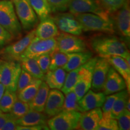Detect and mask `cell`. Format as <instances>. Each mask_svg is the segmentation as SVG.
I'll return each mask as SVG.
<instances>
[{"instance_id":"obj_1","label":"cell","mask_w":130,"mask_h":130,"mask_svg":"<svg viewBox=\"0 0 130 130\" xmlns=\"http://www.w3.org/2000/svg\"><path fill=\"white\" fill-rule=\"evenodd\" d=\"M90 45L93 50L102 57L121 56L130 66V55L125 43L115 36L100 35L91 39Z\"/></svg>"},{"instance_id":"obj_2","label":"cell","mask_w":130,"mask_h":130,"mask_svg":"<svg viewBox=\"0 0 130 130\" xmlns=\"http://www.w3.org/2000/svg\"><path fill=\"white\" fill-rule=\"evenodd\" d=\"M0 25L9 32L14 39L19 38L22 35V27L12 1H0Z\"/></svg>"},{"instance_id":"obj_3","label":"cell","mask_w":130,"mask_h":130,"mask_svg":"<svg viewBox=\"0 0 130 130\" xmlns=\"http://www.w3.org/2000/svg\"><path fill=\"white\" fill-rule=\"evenodd\" d=\"M75 16L85 31H99L110 35L115 32L113 21L105 20L97 14L90 13L77 14Z\"/></svg>"},{"instance_id":"obj_4","label":"cell","mask_w":130,"mask_h":130,"mask_svg":"<svg viewBox=\"0 0 130 130\" xmlns=\"http://www.w3.org/2000/svg\"><path fill=\"white\" fill-rule=\"evenodd\" d=\"M81 112L74 110H62L56 115L47 121L50 129L72 130L78 126Z\"/></svg>"},{"instance_id":"obj_5","label":"cell","mask_w":130,"mask_h":130,"mask_svg":"<svg viewBox=\"0 0 130 130\" xmlns=\"http://www.w3.org/2000/svg\"><path fill=\"white\" fill-rule=\"evenodd\" d=\"M35 36V29H32L22 38L0 51V59L4 61H20L21 56Z\"/></svg>"},{"instance_id":"obj_6","label":"cell","mask_w":130,"mask_h":130,"mask_svg":"<svg viewBox=\"0 0 130 130\" xmlns=\"http://www.w3.org/2000/svg\"><path fill=\"white\" fill-rule=\"evenodd\" d=\"M70 12L75 14L90 13L97 14L107 21H113L110 13L97 0H71L68 6Z\"/></svg>"},{"instance_id":"obj_7","label":"cell","mask_w":130,"mask_h":130,"mask_svg":"<svg viewBox=\"0 0 130 130\" xmlns=\"http://www.w3.org/2000/svg\"><path fill=\"white\" fill-rule=\"evenodd\" d=\"M22 71L19 61H4L0 73V83L5 89L16 92L17 84Z\"/></svg>"},{"instance_id":"obj_8","label":"cell","mask_w":130,"mask_h":130,"mask_svg":"<svg viewBox=\"0 0 130 130\" xmlns=\"http://www.w3.org/2000/svg\"><path fill=\"white\" fill-rule=\"evenodd\" d=\"M96 59L97 57L90 58L85 64L81 66L78 79L73 89L78 101L91 88L92 75Z\"/></svg>"},{"instance_id":"obj_9","label":"cell","mask_w":130,"mask_h":130,"mask_svg":"<svg viewBox=\"0 0 130 130\" xmlns=\"http://www.w3.org/2000/svg\"><path fill=\"white\" fill-rule=\"evenodd\" d=\"M13 3L22 28L25 31L32 30L37 24L38 17L28 0H20Z\"/></svg>"},{"instance_id":"obj_10","label":"cell","mask_w":130,"mask_h":130,"mask_svg":"<svg viewBox=\"0 0 130 130\" xmlns=\"http://www.w3.org/2000/svg\"><path fill=\"white\" fill-rule=\"evenodd\" d=\"M56 39V49L63 53L68 54L87 50V45L84 40L76 35L59 32Z\"/></svg>"},{"instance_id":"obj_11","label":"cell","mask_w":130,"mask_h":130,"mask_svg":"<svg viewBox=\"0 0 130 130\" xmlns=\"http://www.w3.org/2000/svg\"><path fill=\"white\" fill-rule=\"evenodd\" d=\"M56 38L42 39L35 36L22 54L21 59L25 57L36 58L41 55L50 54L56 50Z\"/></svg>"},{"instance_id":"obj_12","label":"cell","mask_w":130,"mask_h":130,"mask_svg":"<svg viewBox=\"0 0 130 130\" xmlns=\"http://www.w3.org/2000/svg\"><path fill=\"white\" fill-rule=\"evenodd\" d=\"M53 19L58 30L63 32L79 36L83 31L80 22L76 18L75 16L71 13H58Z\"/></svg>"},{"instance_id":"obj_13","label":"cell","mask_w":130,"mask_h":130,"mask_svg":"<svg viewBox=\"0 0 130 130\" xmlns=\"http://www.w3.org/2000/svg\"><path fill=\"white\" fill-rule=\"evenodd\" d=\"M110 66L111 64L105 57H97L92 75L91 86L92 89L98 92L102 90Z\"/></svg>"},{"instance_id":"obj_14","label":"cell","mask_w":130,"mask_h":130,"mask_svg":"<svg viewBox=\"0 0 130 130\" xmlns=\"http://www.w3.org/2000/svg\"><path fill=\"white\" fill-rule=\"evenodd\" d=\"M126 88L125 82L122 76L111 66L107 73L102 90L105 95L120 92Z\"/></svg>"},{"instance_id":"obj_15","label":"cell","mask_w":130,"mask_h":130,"mask_svg":"<svg viewBox=\"0 0 130 130\" xmlns=\"http://www.w3.org/2000/svg\"><path fill=\"white\" fill-rule=\"evenodd\" d=\"M115 26L122 37L129 42L130 38V11L128 0L117 11Z\"/></svg>"},{"instance_id":"obj_16","label":"cell","mask_w":130,"mask_h":130,"mask_svg":"<svg viewBox=\"0 0 130 130\" xmlns=\"http://www.w3.org/2000/svg\"><path fill=\"white\" fill-rule=\"evenodd\" d=\"M64 100V95L58 89L49 91L44 109L45 115L51 118L63 110Z\"/></svg>"},{"instance_id":"obj_17","label":"cell","mask_w":130,"mask_h":130,"mask_svg":"<svg viewBox=\"0 0 130 130\" xmlns=\"http://www.w3.org/2000/svg\"><path fill=\"white\" fill-rule=\"evenodd\" d=\"M105 99L103 92H95L89 90L78 101L82 113L96 108L102 107Z\"/></svg>"},{"instance_id":"obj_18","label":"cell","mask_w":130,"mask_h":130,"mask_svg":"<svg viewBox=\"0 0 130 130\" xmlns=\"http://www.w3.org/2000/svg\"><path fill=\"white\" fill-rule=\"evenodd\" d=\"M102 117V111L100 108H96L81 113L78 125L81 129H96Z\"/></svg>"},{"instance_id":"obj_19","label":"cell","mask_w":130,"mask_h":130,"mask_svg":"<svg viewBox=\"0 0 130 130\" xmlns=\"http://www.w3.org/2000/svg\"><path fill=\"white\" fill-rule=\"evenodd\" d=\"M59 34V31L53 19L48 17L41 21L35 29L36 36L42 39L55 38Z\"/></svg>"},{"instance_id":"obj_20","label":"cell","mask_w":130,"mask_h":130,"mask_svg":"<svg viewBox=\"0 0 130 130\" xmlns=\"http://www.w3.org/2000/svg\"><path fill=\"white\" fill-rule=\"evenodd\" d=\"M111 66L122 76L125 82L128 93L130 90V66L121 56H112L105 57Z\"/></svg>"},{"instance_id":"obj_21","label":"cell","mask_w":130,"mask_h":130,"mask_svg":"<svg viewBox=\"0 0 130 130\" xmlns=\"http://www.w3.org/2000/svg\"><path fill=\"white\" fill-rule=\"evenodd\" d=\"M93 53L89 51L68 53V61L63 68L66 72L72 71L82 66L92 58Z\"/></svg>"},{"instance_id":"obj_22","label":"cell","mask_w":130,"mask_h":130,"mask_svg":"<svg viewBox=\"0 0 130 130\" xmlns=\"http://www.w3.org/2000/svg\"><path fill=\"white\" fill-rule=\"evenodd\" d=\"M50 87L45 81H42L35 97L28 102L30 109L39 112L44 111Z\"/></svg>"},{"instance_id":"obj_23","label":"cell","mask_w":130,"mask_h":130,"mask_svg":"<svg viewBox=\"0 0 130 130\" xmlns=\"http://www.w3.org/2000/svg\"><path fill=\"white\" fill-rule=\"evenodd\" d=\"M66 74V71L63 68L49 70L45 74L43 79L50 89H61L64 83Z\"/></svg>"},{"instance_id":"obj_24","label":"cell","mask_w":130,"mask_h":130,"mask_svg":"<svg viewBox=\"0 0 130 130\" xmlns=\"http://www.w3.org/2000/svg\"><path fill=\"white\" fill-rule=\"evenodd\" d=\"M48 116L42 112L30 110L22 118L16 119L19 125L33 126L39 125H46Z\"/></svg>"},{"instance_id":"obj_25","label":"cell","mask_w":130,"mask_h":130,"mask_svg":"<svg viewBox=\"0 0 130 130\" xmlns=\"http://www.w3.org/2000/svg\"><path fill=\"white\" fill-rule=\"evenodd\" d=\"M20 63L22 69L25 70L34 78L43 80L45 74L42 71L35 58L25 57L21 58Z\"/></svg>"},{"instance_id":"obj_26","label":"cell","mask_w":130,"mask_h":130,"mask_svg":"<svg viewBox=\"0 0 130 130\" xmlns=\"http://www.w3.org/2000/svg\"><path fill=\"white\" fill-rule=\"evenodd\" d=\"M42 82V79L34 78L28 86L18 92V98L22 101L28 103L35 97Z\"/></svg>"},{"instance_id":"obj_27","label":"cell","mask_w":130,"mask_h":130,"mask_svg":"<svg viewBox=\"0 0 130 130\" xmlns=\"http://www.w3.org/2000/svg\"><path fill=\"white\" fill-rule=\"evenodd\" d=\"M40 21L50 17L51 10L46 0H28Z\"/></svg>"},{"instance_id":"obj_28","label":"cell","mask_w":130,"mask_h":130,"mask_svg":"<svg viewBox=\"0 0 130 130\" xmlns=\"http://www.w3.org/2000/svg\"><path fill=\"white\" fill-rule=\"evenodd\" d=\"M128 94L127 90L121 91L119 96L115 102L110 111V117L113 119H117L120 114L125 108L126 103L128 99Z\"/></svg>"},{"instance_id":"obj_29","label":"cell","mask_w":130,"mask_h":130,"mask_svg":"<svg viewBox=\"0 0 130 130\" xmlns=\"http://www.w3.org/2000/svg\"><path fill=\"white\" fill-rule=\"evenodd\" d=\"M17 99V93L16 92L5 89L0 100V109L3 113H9Z\"/></svg>"},{"instance_id":"obj_30","label":"cell","mask_w":130,"mask_h":130,"mask_svg":"<svg viewBox=\"0 0 130 130\" xmlns=\"http://www.w3.org/2000/svg\"><path fill=\"white\" fill-rule=\"evenodd\" d=\"M50 55V64L49 70H54L58 68H63L68 61V54L54 50Z\"/></svg>"},{"instance_id":"obj_31","label":"cell","mask_w":130,"mask_h":130,"mask_svg":"<svg viewBox=\"0 0 130 130\" xmlns=\"http://www.w3.org/2000/svg\"><path fill=\"white\" fill-rule=\"evenodd\" d=\"M81 66L72 70V71H69V72H68L69 73L66 74L64 83L63 84V87L61 89V91L64 94H66L69 91L73 90L78 79Z\"/></svg>"},{"instance_id":"obj_32","label":"cell","mask_w":130,"mask_h":130,"mask_svg":"<svg viewBox=\"0 0 130 130\" xmlns=\"http://www.w3.org/2000/svg\"><path fill=\"white\" fill-rule=\"evenodd\" d=\"M29 110L30 107L28 102L22 101L18 98L9 113L14 119H18L24 116Z\"/></svg>"},{"instance_id":"obj_33","label":"cell","mask_w":130,"mask_h":130,"mask_svg":"<svg viewBox=\"0 0 130 130\" xmlns=\"http://www.w3.org/2000/svg\"><path fill=\"white\" fill-rule=\"evenodd\" d=\"M64 104H63V110H74L82 113L81 109L78 104V100H77V95L74 90L69 91L68 93L65 94Z\"/></svg>"},{"instance_id":"obj_34","label":"cell","mask_w":130,"mask_h":130,"mask_svg":"<svg viewBox=\"0 0 130 130\" xmlns=\"http://www.w3.org/2000/svg\"><path fill=\"white\" fill-rule=\"evenodd\" d=\"M101 6L109 13L116 12L122 7L126 0H97Z\"/></svg>"},{"instance_id":"obj_35","label":"cell","mask_w":130,"mask_h":130,"mask_svg":"<svg viewBox=\"0 0 130 130\" xmlns=\"http://www.w3.org/2000/svg\"><path fill=\"white\" fill-rule=\"evenodd\" d=\"M96 130H118L119 129L118 122L111 117L102 116L98 125Z\"/></svg>"},{"instance_id":"obj_36","label":"cell","mask_w":130,"mask_h":130,"mask_svg":"<svg viewBox=\"0 0 130 130\" xmlns=\"http://www.w3.org/2000/svg\"><path fill=\"white\" fill-rule=\"evenodd\" d=\"M120 93H121V91L117 93L110 94V95H108V96L105 97L104 102L102 105V116L110 117V111H111L112 107L118 98L119 96Z\"/></svg>"},{"instance_id":"obj_37","label":"cell","mask_w":130,"mask_h":130,"mask_svg":"<svg viewBox=\"0 0 130 130\" xmlns=\"http://www.w3.org/2000/svg\"><path fill=\"white\" fill-rule=\"evenodd\" d=\"M116 120L119 129L129 130L130 129V112L126 108H124Z\"/></svg>"},{"instance_id":"obj_38","label":"cell","mask_w":130,"mask_h":130,"mask_svg":"<svg viewBox=\"0 0 130 130\" xmlns=\"http://www.w3.org/2000/svg\"><path fill=\"white\" fill-rule=\"evenodd\" d=\"M51 12H63L68 8L71 0H46Z\"/></svg>"},{"instance_id":"obj_39","label":"cell","mask_w":130,"mask_h":130,"mask_svg":"<svg viewBox=\"0 0 130 130\" xmlns=\"http://www.w3.org/2000/svg\"><path fill=\"white\" fill-rule=\"evenodd\" d=\"M34 77L32 76L25 71V70L22 69L21 72L19 75L18 81L17 84V89H16V92H19V91L22 90L25 88L31 82Z\"/></svg>"},{"instance_id":"obj_40","label":"cell","mask_w":130,"mask_h":130,"mask_svg":"<svg viewBox=\"0 0 130 130\" xmlns=\"http://www.w3.org/2000/svg\"><path fill=\"white\" fill-rule=\"evenodd\" d=\"M36 60L42 71L45 74L49 71L50 64V55L43 54L36 57Z\"/></svg>"},{"instance_id":"obj_41","label":"cell","mask_w":130,"mask_h":130,"mask_svg":"<svg viewBox=\"0 0 130 130\" xmlns=\"http://www.w3.org/2000/svg\"><path fill=\"white\" fill-rule=\"evenodd\" d=\"M13 39L12 35L0 25V48L8 44Z\"/></svg>"},{"instance_id":"obj_42","label":"cell","mask_w":130,"mask_h":130,"mask_svg":"<svg viewBox=\"0 0 130 130\" xmlns=\"http://www.w3.org/2000/svg\"><path fill=\"white\" fill-rule=\"evenodd\" d=\"M18 130H41V129H50L46 125H39L33 126H22L18 125L16 126Z\"/></svg>"},{"instance_id":"obj_43","label":"cell","mask_w":130,"mask_h":130,"mask_svg":"<svg viewBox=\"0 0 130 130\" xmlns=\"http://www.w3.org/2000/svg\"><path fill=\"white\" fill-rule=\"evenodd\" d=\"M18 124L16 123V119L12 118L6 122L4 125L3 126L1 130H14L16 129Z\"/></svg>"},{"instance_id":"obj_44","label":"cell","mask_w":130,"mask_h":130,"mask_svg":"<svg viewBox=\"0 0 130 130\" xmlns=\"http://www.w3.org/2000/svg\"><path fill=\"white\" fill-rule=\"evenodd\" d=\"M12 118L13 117L11 116L10 113H3L0 115V130L2 129L6 122Z\"/></svg>"},{"instance_id":"obj_45","label":"cell","mask_w":130,"mask_h":130,"mask_svg":"<svg viewBox=\"0 0 130 130\" xmlns=\"http://www.w3.org/2000/svg\"><path fill=\"white\" fill-rule=\"evenodd\" d=\"M5 89H5L4 86L0 83V100H1V97H2L3 93H4Z\"/></svg>"},{"instance_id":"obj_46","label":"cell","mask_w":130,"mask_h":130,"mask_svg":"<svg viewBox=\"0 0 130 130\" xmlns=\"http://www.w3.org/2000/svg\"><path fill=\"white\" fill-rule=\"evenodd\" d=\"M129 104H130V102H129V99H128L127 100V102H126V105H125V108H126L128 110H130V108H129Z\"/></svg>"},{"instance_id":"obj_47","label":"cell","mask_w":130,"mask_h":130,"mask_svg":"<svg viewBox=\"0 0 130 130\" xmlns=\"http://www.w3.org/2000/svg\"><path fill=\"white\" fill-rule=\"evenodd\" d=\"M4 60H3L0 59V73H1V68H2V66L3 64V63H4Z\"/></svg>"},{"instance_id":"obj_48","label":"cell","mask_w":130,"mask_h":130,"mask_svg":"<svg viewBox=\"0 0 130 130\" xmlns=\"http://www.w3.org/2000/svg\"><path fill=\"white\" fill-rule=\"evenodd\" d=\"M9 1H12L13 3H14V2H17V1H20V0H9Z\"/></svg>"},{"instance_id":"obj_49","label":"cell","mask_w":130,"mask_h":130,"mask_svg":"<svg viewBox=\"0 0 130 130\" xmlns=\"http://www.w3.org/2000/svg\"><path fill=\"white\" fill-rule=\"evenodd\" d=\"M3 112L2 111V110L0 109V115H1V114H3Z\"/></svg>"}]
</instances>
